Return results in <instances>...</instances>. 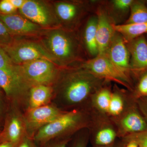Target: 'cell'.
<instances>
[{
	"mask_svg": "<svg viewBox=\"0 0 147 147\" xmlns=\"http://www.w3.org/2000/svg\"><path fill=\"white\" fill-rule=\"evenodd\" d=\"M70 140L69 137L57 138L47 142L41 147H67Z\"/></svg>",
	"mask_w": 147,
	"mask_h": 147,
	"instance_id": "27",
	"label": "cell"
},
{
	"mask_svg": "<svg viewBox=\"0 0 147 147\" xmlns=\"http://www.w3.org/2000/svg\"><path fill=\"white\" fill-rule=\"evenodd\" d=\"M17 65L14 64L0 46V69L7 71H11L17 69Z\"/></svg>",
	"mask_w": 147,
	"mask_h": 147,
	"instance_id": "24",
	"label": "cell"
},
{
	"mask_svg": "<svg viewBox=\"0 0 147 147\" xmlns=\"http://www.w3.org/2000/svg\"><path fill=\"white\" fill-rule=\"evenodd\" d=\"M96 15L97 18L96 39L98 54H105L115 34L113 27L115 24L103 5L98 7Z\"/></svg>",
	"mask_w": 147,
	"mask_h": 147,
	"instance_id": "11",
	"label": "cell"
},
{
	"mask_svg": "<svg viewBox=\"0 0 147 147\" xmlns=\"http://www.w3.org/2000/svg\"><path fill=\"white\" fill-rule=\"evenodd\" d=\"M1 47L12 62L17 65L43 59L52 61L58 65L55 58L44 46L37 42L29 40H14L9 45Z\"/></svg>",
	"mask_w": 147,
	"mask_h": 147,
	"instance_id": "6",
	"label": "cell"
},
{
	"mask_svg": "<svg viewBox=\"0 0 147 147\" xmlns=\"http://www.w3.org/2000/svg\"><path fill=\"white\" fill-rule=\"evenodd\" d=\"M0 88V117L3 114V100L2 98V94L1 91V90Z\"/></svg>",
	"mask_w": 147,
	"mask_h": 147,
	"instance_id": "36",
	"label": "cell"
},
{
	"mask_svg": "<svg viewBox=\"0 0 147 147\" xmlns=\"http://www.w3.org/2000/svg\"><path fill=\"white\" fill-rule=\"evenodd\" d=\"M133 1V0H113L103 6L116 25L119 16H123L130 11Z\"/></svg>",
	"mask_w": 147,
	"mask_h": 147,
	"instance_id": "19",
	"label": "cell"
},
{
	"mask_svg": "<svg viewBox=\"0 0 147 147\" xmlns=\"http://www.w3.org/2000/svg\"><path fill=\"white\" fill-rule=\"evenodd\" d=\"M65 112L53 102L26 110L24 115L28 136L33 139L40 129L55 120Z\"/></svg>",
	"mask_w": 147,
	"mask_h": 147,
	"instance_id": "9",
	"label": "cell"
},
{
	"mask_svg": "<svg viewBox=\"0 0 147 147\" xmlns=\"http://www.w3.org/2000/svg\"><path fill=\"white\" fill-rule=\"evenodd\" d=\"M115 31L121 35L125 42H128L147 33V23L113 25Z\"/></svg>",
	"mask_w": 147,
	"mask_h": 147,
	"instance_id": "18",
	"label": "cell"
},
{
	"mask_svg": "<svg viewBox=\"0 0 147 147\" xmlns=\"http://www.w3.org/2000/svg\"><path fill=\"white\" fill-rule=\"evenodd\" d=\"M116 137L115 131L112 129H103L98 131L95 138L96 146H107L113 144Z\"/></svg>",
	"mask_w": 147,
	"mask_h": 147,
	"instance_id": "22",
	"label": "cell"
},
{
	"mask_svg": "<svg viewBox=\"0 0 147 147\" xmlns=\"http://www.w3.org/2000/svg\"><path fill=\"white\" fill-rule=\"evenodd\" d=\"M82 116L78 111L65 112L50 123L42 127L37 131L33 139L41 147L45 144L57 138L67 137L68 133L79 127Z\"/></svg>",
	"mask_w": 147,
	"mask_h": 147,
	"instance_id": "4",
	"label": "cell"
},
{
	"mask_svg": "<svg viewBox=\"0 0 147 147\" xmlns=\"http://www.w3.org/2000/svg\"><path fill=\"white\" fill-rule=\"evenodd\" d=\"M32 87L22 75L19 65L13 71L0 69V88L11 105L19 107L24 113L27 110Z\"/></svg>",
	"mask_w": 147,
	"mask_h": 147,
	"instance_id": "3",
	"label": "cell"
},
{
	"mask_svg": "<svg viewBox=\"0 0 147 147\" xmlns=\"http://www.w3.org/2000/svg\"><path fill=\"white\" fill-rule=\"evenodd\" d=\"M84 5L74 2L61 1L56 3L55 10L58 19L67 26L75 25L86 13Z\"/></svg>",
	"mask_w": 147,
	"mask_h": 147,
	"instance_id": "15",
	"label": "cell"
},
{
	"mask_svg": "<svg viewBox=\"0 0 147 147\" xmlns=\"http://www.w3.org/2000/svg\"><path fill=\"white\" fill-rule=\"evenodd\" d=\"M125 147H139V146L137 143L134 141L129 140L127 144L125 146Z\"/></svg>",
	"mask_w": 147,
	"mask_h": 147,
	"instance_id": "35",
	"label": "cell"
},
{
	"mask_svg": "<svg viewBox=\"0 0 147 147\" xmlns=\"http://www.w3.org/2000/svg\"><path fill=\"white\" fill-rule=\"evenodd\" d=\"M54 90L52 86L39 85L33 86L29 92L27 110L52 103Z\"/></svg>",
	"mask_w": 147,
	"mask_h": 147,
	"instance_id": "16",
	"label": "cell"
},
{
	"mask_svg": "<svg viewBox=\"0 0 147 147\" xmlns=\"http://www.w3.org/2000/svg\"><path fill=\"white\" fill-rule=\"evenodd\" d=\"M81 66L101 79L112 80L128 86L129 80L127 73L115 65L105 54H98L85 61Z\"/></svg>",
	"mask_w": 147,
	"mask_h": 147,
	"instance_id": "8",
	"label": "cell"
},
{
	"mask_svg": "<svg viewBox=\"0 0 147 147\" xmlns=\"http://www.w3.org/2000/svg\"><path fill=\"white\" fill-rule=\"evenodd\" d=\"M129 140L136 142L139 147H147V129L144 131L134 134Z\"/></svg>",
	"mask_w": 147,
	"mask_h": 147,
	"instance_id": "28",
	"label": "cell"
},
{
	"mask_svg": "<svg viewBox=\"0 0 147 147\" xmlns=\"http://www.w3.org/2000/svg\"><path fill=\"white\" fill-rule=\"evenodd\" d=\"M55 63L46 59H38L19 65L22 75L33 86L42 85L53 86L60 72Z\"/></svg>",
	"mask_w": 147,
	"mask_h": 147,
	"instance_id": "5",
	"label": "cell"
},
{
	"mask_svg": "<svg viewBox=\"0 0 147 147\" xmlns=\"http://www.w3.org/2000/svg\"><path fill=\"white\" fill-rule=\"evenodd\" d=\"M10 1L16 9H20L24 5L26 0H10Z\"/></svg>",
	"mask_w": 147,
	"mask_h": 147,
	"instance_id": "33",
	"label": "cell"
},
{
	"mask_svg": "<svg viewBox=\"0 0 147 147\" xmlns=\"http://www.w3.org/2000/svg\"><path fill=\"white\" fill-rule=\"evenodd\" d=\"M123 109V102L121 98L117 94L112 95L108 111L114 115H118Z\"/></svg>",
	"mask_w": 147,
	"mask_h": 147,
	"instance_id": "25",
	"label": "cell"
},
{
	"mask_svg": "<svg viewBox=\"0 0 147 147\" xmlns=\"http://www.w3.org/2000/svg\"><path fill=\"white\" fill-rule=\"evenodd\" d=\"M111 95L108 90L104 89L100 91L96 96V103L98 107L103 111H108Z\"/></svg>",
	"mask_w": 147,
	"mask_h": 147,
	"instance_id": "23",
	"label": "cell"
},
{
	"mask_svg": "<svg viewBox=\"0 0 147 147\" xmlns=\"http://www.w3.org/2000/svg\"><path fill=\"white\" fill-rule=\"evenodd\" d=\"M17 9L11 2L10 0H2L0 1V13L4 14L14 13Z\"/></svg>",
	"mask_w": 147,
	"mask_h": 147,
	"instance_id": "29",
	"label": "cell"
},
{
	"mask_svg": "<svg viewBox=\"0 0 147 147\" xmlns=\"http://www.w3.org/2000/svg\"><path fill=\"white\" fill-rule=\"evenodd\" d=\"M0 20L12 35H30L36 34L42 30V27L30 21L24 16L12 13H0Z\"/></svg>",
	"mask_w": 147,
	"mask_h": 147,
	"instance_id": "13",
	"label": "cell"
},
{
	"mask_svg": "<svg viewBox=\"0 0 147 147\" xmlns=\"http://www.w3.org/2000/svg\"><path fill=\"white\" fill-rule=\"evenodd\" d=\"M6 115L2 131L0 132V144L7 143L17 147L28 136L24 112L17 106L11 105Z\"/></svg>",
	"mask_w": 147,
	"mask_h": 147,
	"instance_id": "7",
	"label": "cell"
},
{
	"mask_svg": "<svg viewBox=\"0 0 147 147\" xmlns=\"http://www.w3.org/2000/svg\"><path fill=\"white\" fill-rule=\"evenodd\" d=\"M19 11L25 18L42 28L59 26L57 16L49 5L42 1L26 0Z\"/></svg>",
	"mask_w": 147,
	"mask_h": 147,
	"instance_id": "10",
	"label": "cell"
},
{
	"mask_svg": "<svg viewBox=\"0 0 147 147\" xmlns=\"http://www.w3.org/2000/svg\"><path fill=\"white\" fill-rule=\"evenodd\" d=\"M140 104L141 109L147 119V98L143 99Z\"/></svg>",
	"mask_w": 147,
	"mask_h": 147,
	"instance_id": "34",
	"label": "cell"
},
{
	"mask_svg": "<svg viewBox=\"0 0 147 147\" xmlns=\"http://www.w3.org/2000/svg\"><path fill=\"white\" fill-rule=\"evenodd\" d=\"M105 55L118 67L127 73L130 70V55L123 37L116 32Z\"/></svg>",
	"mask_w": 147,
	"mask_h": 147,
	"instance_id": "12",
	"label": "cell"
},
{
	"mask_svg": "<svg viewBox=\"0 0 147 147\" xmlns=\"http://www.w3.org/2000/svg\"><path fill=\"white\" fill-rule=\"evenodd\" d=\"M17 147H40L37 144L32 138L27 136Z\"/></svg>",
	"mask_w": 147,
	"mask_h": 147,
	"instance_id": "32",
	"label": "cell"
},
{
	"mask_svg": "<svg viewBox=\"0 0 147 147\" xmlns=\"http://www.w3.org/2000/svg\"><path fill=\"white\" fill-rule=\"evenodd\" d=\"M44 43L43 46L59 66H65L82 60L79 40L70 30H52L47 33Z\"/></svg>",
	"mask_w": 147,
	"mask_h": 147,
	"instance_id": "2",
	"label": "cell"
},
{
	"mask_svg": "<svg viewBox=\"0 0 147 147\" xmlns=\"http://www.w3.org/2000/svg\"><path fill=\"white\" fill-rule=\"evenodd\" d=\"M122 125L126 131L135 134L147 129L146 122L137 112H131L127 115L123 120Z\"/></svg>",
	"mask_w": 147,
	"mask_h": 147,
	"instance_id": "20",
	"label": "cell"
},
{
	"mask_svg": "<svg viewBox=\"0 0 147 147\" xmlns=\"http://www.w3.org/2000/svg\"><path fill=\"white\" fill-rule=\"evenodd\" d=\"M139 94L143 96H147V72L142 76L137 88Z\"/></svg>",
	"mask_w": 147,
	"mask_h": 147,
	"instance_id": "30",
	"label": "cell"
},
{
	"mask_svg": "<svg viewBox=\"0 0 147 147\" xmlns=\"http://www.w3.org/2000/svg\"><path fill=\"white\" fill-rule=\"evenodd\" d=\"M97 24L96 15L90 16L86 24L83 34V41L86 49L92 58L98 54L96 39Z\"/></svg>",
	"mask_w": 147,
	"mask_h": 147,
	"instance_id": "17",
	"label": "cell"
},
{
	"mask_svg": "<svg viewBox=\"0 0 147 147\" xmlns=\"http://www.w3.org/2000/svg\"><path fill=\"white\" fill-rule=\"evenodd\" d=\"M69 145L67 147H87V140L84 137H79L74 139L72 142H69Z\"/></svg>",
	"mask_w": 147,
	"mask_h": 147,
	"instance_id": "31",
	"label": "cell"
},
{
	"mask_svg": "<svg viewBox=\"0 0 147 147\" xmlns=\"http://www.w3.org/2000/svg\"><path fill=\"white\" fill-rule=\"evenodd\" d=\"M13 40V35L0 20V46L3 47L9 45Z\"/></svg>",
	"mask_w": 147,
	"mask_h": 147,
	"instance_id": "26",
	"label": "cell"
},
{
	"mask_svg": "<svg viewBox=\"0 0 147 147\" xmlns=\"http://www.w3.org/2000/svg\"><path fill=\"white\" fill-rule=\"evenodd\" d=\"M96 147H113L112 146V144L111 145H109V146H96Z\"/></svg>",
	"mask_w": 147,
	"mask_h": 147,
	"instance_id": "37",
	"label": "cell"
},
{
	"mask_svg": "<svg viewBox=\"0 0 147 147\" xmlns=\"http://www.w3.org/2000/svg\"><path fill=\"white\" fill-rule=\"evenodd\" d=\"M101 79L82 66L71 69L63 76L60 73L53 86L52 102L58 108L79 105L98 88Z\"/></svg>",
	"mask_w": 147,
	"mask_h": 147,
	"instance_id": "1",
	"label": "cell"
},
{
	"mask_svg": "<svg viewBox=\"0 0 147 147\" xmlns=\"http://www.w3.org/2000/svg\"><path fill=\"white\" fill-rule=\"evenodd\" d=\"M147 23V7L144 2L133 1L130 8L129 17L125 24Z\"/></svg>",
	"mask_w": 147,
	"mask_h": 147,
	"instance_id": "21",
	"label": "cell"
},
{
	"mask_svg": "<svg viewBox=\"0 0 147 147\" xmlns=\"http://www.w3.org/2000/svg\"><path fill=\"white\" fill-rule=\"evenodd\" d=\"M130 55V70L141 72L147 70V41L144 35L125 42Z\"/></svg>",
	"mask_w": 147,
	"mask_h": 147,
	"instance_id": "14",
	"label": "cell"
}]
</instances>
